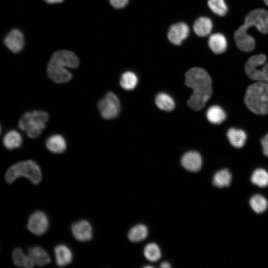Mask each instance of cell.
I'll return each mask as SVG.
<instances>
[{
    "instance_id": "obj_29",
    "label": "cell",
    "mask_w": 268,
    "mask_h": 268,
    "mask_svg": "<svg viewBox=\"0 0 268 268\" xmlns=\"http://www.w3.org/2000/svg\"><path fill=\"white\" fill-rule=\"evenodd\" d=\"M208 5L211 10L215 14L225 16L228 12V7L224 0H208Z\"/></svg>"
},
{
    "instance_id": "obj_1",
    "label": "cell",
    "mask_w": 268,
    "mask_h": 268,
    "mask_svg": "<svg viewBox=\"0 0 268 268\" xmlns=\"http://www.w3.org/2000/svg\"><path fill=\"white\" fill-rule=\"evenodd\" d=\"M185 84L193 90L187 105L194 110L202 109L212 93V80L203 69L194 67L185 74Z\"/></svg>"
},
{
    "instance_id": "obj_10",
    "label": "cell",
    "mask_w": 268,
    "mask_h": 268,
    "mask_svg": "<svg viewBox=\"0 0 268 268\" xmlns=\"http://www.w3.org/2000/svg\"><path fill=\"white\" fill-rule=\"evenodd\" d=\"M71 232L74 237L81 242L89 241L93 237L92 227L91 224L85 220H81L73 223L71 226Z\"/></svg>"
},
{
    "instance_id": "obj_5",
    "label": "cell",
    "mask_w": 268,
    "mask_h": 268,
    "mask_svg": "<svg viewBox=\"0 0 268 268\" xmlns=\"http://www.w3.org/2000/svg\"><path fill=\"white\" fill-rule=\"evenodd\" d=\"M25 177L33 184H38L42 179V172L39 166L31 160L19 161L12 165L7 170L5 179L11 184L20 177Z\"/></svg>"
},
{
    "instance_id": "obj_37",
    "label": "cell",
    "mask_w": 268,
    "mask_h": 268,
    "mask_svg": "<svg viewBox=\"0 0 268 268\" xmlns=\"http://www.w3.org/2000/svg\"><path fill=\"white\" fill-rule=\"evenodd\" d=\"M1 132V126L0 125V135Z\"/></svg>"
},
{
    "instance_id": "obj_25",
    "label": "cell",
    "mask_w": 268,
    "mask_h": 268,
    "mask_svg": "<svg viewBox=\"0 0 268 268\" xmlns=\"http://www.w3.org/2000/svg\"><path fill=\"white\" fill-rule=\"evenodd\" d=\"M156 106L161 110L165 111H171L175 107L173 99L165 93H160L155 98Z\"/></svg>"
},
{
    "instance_id": "obj_18",
    "label": "cell",
    "mask_w": 268,
    "mask_h": 268,
    "mask_svg": "<svg viewBox=\"0 0 268 268\" xmlns=\"http://www.w3.org/2000/svg\"><path fill=\"white\" fill-rule=\"evenodd\" d=\"M213 28L211 20L206 17L198 18L194 22L193 29L196 35L200 37H205L208 35Z\"/></svg>"
},
{
    "instance_id": "obj_34",
    "label": "cell",
    "mask_w": 268,
    "mask_h": 268,
    "mask_svg": "<svg viewBox=\"0 0 268 268\" xmlns=\"http://www.w3.org/2000/svg\"><path fill=\"white\" fill-rule=\"evenodd\" d=\"M45 2L49 4H55L62 2L64 0H43Z\"/></svg>"
},
{
    "instance_id": "obj_17",
    "label": "cell",
    "mask_w": 268,
    "mask_h": 268,
    "mask_svg": "<svg viewBox=\"0 0 268 268\" xmlns=\"http://www.w3.org/2000/svg\"><path fill=\"white\" fill-rule=\"evenodd\" d=\"M208 45L212 51L215 54H222L227 49V39L222 34L215 33L209 37Z\"/></svg>"
},
{
    "instance_id": "obj_2",
    "label": "cell",
    "mask_w": 268,
    "mask_h": 268,
    "mask_svg": "<svg viewBox=\"0 0 268 268\" xmlns=\"http://www.w3.org/2000/svg\"><path fill=\"white\" fill-rule=\"evenodd\" d=\"M252 26L263 34L268 33V11L260 8L251 11L246 16L244 23L235 31V41L241 51L250 52L255 48V40L247 33Z\"/></svg>"
},
{
    "instance_id": "obj_26",
    "label": "cell",
    "mask_w": 268,
    "mask_h": 268,
    "mask_svg": "<svg viewBox=\"0 0 268 268\" xmlns=\"http://www.w3.org/2000/svg\"><path fill=\"white\" fill-rule=\"evenodd\" d=\"M252 210L257 213H262L267 208L268 203L266 199L260 194L253 195L249 200Z\"/></svg>"
},
{
    "instance_id": "obj_36",
    "label": "cell",
    "mask_w": 268,
    "mask_h": 268,
    "mask_svg": "<svg viewBox=\"0 0 268 268\" xmlns=\"http://www.w3.org/2000/svg\"><path fill=\"white\" fill-rule=\"evenodd\" d=\"M265 4L268 7V0H263Z\"/></svg>"
},
{
    "instance_id": "obj_12",
    "label": "cell",
    "mask_w": 268,
    "mask_h": 268,
    "mask_svg": "<svg viewBox=\"0 0 268 268\" xmlns=\"http://www.w3.org/2000/svg\"><path fill=\"white\" fill-rule=\"evenodd\" d=\"M182 165L186 170L191 172L199 170L202 164L201 155L196 151H189L185 153L181 160Z\"/></svg>"
},
{
    "instance_id": "obj_33",
    "label": "cell",
    "mask_w": 268,
    "mask_h": 268,
    "mask_svg": "<svg viewBox=\"0 0 268 268\" xmlns=\"http://www.w3.org/2000/svg\"><path fill=\"white\" fill-rule=\"evenodd\" d=\"M261 70L263 76V82L268 84V62L264 64Z\"/></svg>"
},
{
    "instance_id": "obj_14",
    "label": "cell",
    "mask_w": 268,
    "mask_h": 268,
    "mask_svg": "<svg viewBox=\"0 0 268 268\" xmlns=\"http://www.w3.org/2000/svg\"><path fill=\"white\" fill-rule=\"evenodd\" d=\"M54 255L57 265L64 267L71 263L73 260L71 250L67 245L59 244L54 248Z\"/></svg>"
},
{
    "instance_id": "obj_15",
    "label": "cell",
    "mask_w": 268,
    "mask_h": 268,
    "mask_svg": "<svg viewBox=\"0 0 268 268\" xmlns=\"http://www.w3.org/2000/svg\"><path fill=\"white\" fill-rule=\"evenodd\" d=\"M46 146L47 149L52 153H62L67 148L66 141L62 135L55 134L47 139Z\"/></svg>"
},
{
    "instance_id": "obj_4",
    "label": "cell",
    "mask_w": 268,
    "mask_h": 268,
    "mask_svg": "<svg viewBox=\"0 0 268 268\" xmlns=\"http://www.w3.org/2000/svg\"><path fill=\"white\" fill-rule=\"evenodd\" d=\"M244 101L246 106L256 114H268V84L258 81L247 89Z\"/></svg>"
},
{
    "instance_id": "obj_22",
    "label": "cell",
    "mask_w": 268,
    "mask_h": 268,
    "mask_svg": "<svg viewBox=\"0 0 268 268\" xmlns=\"http://www.w3.org/2000/svg\"><path fill=\"white\" fill-rule=\"evenodd\" d=\"M208 120L214 124H219L223 122L226 118L224 110L218 105L210 107L206 112Z\"/></svg>"
},
{
    "instance_id": "obj_19",
    "label": "cell",
    "mask_w": 268,
    "mask_h": 268,
    "mask_svg": "<svg viewBox=\"0 0 268 268\" xmlns=\"http://www.w3.org/2000/svg\"><path fill=\"white\" fill-rule=\"evenodd\" d=\"M12 258L14 264L17 267L30 268L35 265L29 254H25L22 249L19 247L15 248L13 250Z\"/></svg>"
},
{
    "instance_id": "obj_21",
    "label": "cell",
    "mask_w": 268,
    "mask_h": 268,
    "mask_svg": "<svg viewBox=\"0 0 268 268\" xmlns=\"http://www.w3.org/2000/svg\"><path fill=\"white\" fill-rule=\"evenodd\" d=\"M23 141L20 134L15 130L8 131L4 136L3 143L6 148L13 150L21 146Z\"/></svg>"
},
{
    "instance_id": "obj_20",
    "label": "cell",
    "mask_w": 268,
    "mask_h": 268,
    "mask_svg": "<svg viewBox=\"0 0 268 268\" xmlns=\"http://www.w3.org/2000/svg\"><path fill=\"white\" fill-rule=\"evenodd\" d=\"M227 136L231 144L237 148L242 147L247 138L246 133L243 130L235 128L228 130Z\"/></svg>"
},
{
    "instance_id": "obj_27",
    "label": "cell",
    "mask_w": 268,
    "mask_h": 268,
    "mask_svg": "<svg viewBox=\"0 0 268 268\" xmlns=\"http://www.w3.org/2000/svg\"><path fill=\"white\" fill-rule=\"evenodd\" d=\"M148 230L143 224H138L132 227L129 231L128 237L133 242H138L144 240L147 236Z\"/></svg>"
},
{
    "instance_id": "obj_23",
    "label": "cell",
    "mask_w": 268,
    "mask_h": 268,
    "mask_svg": "<svg viewBox=\"0 0 268 268\" xmlns=\"http://www.w3.org/2000/svg\"><path fill=\"white\" fill-rule=\"evenodd\" d=\"M138 83V77L134 72L126 71L123 73L120 79V84L122 88L126 90L134 89Z\"/></svg>"
},
{
    "instance_id": "obj_24",
    "label": "cell",
    "mask_w": 268,
    "mask_h": 268,
    "mask_svg": "<svg viewBox=\"0 0 268 268\" xmlns=\"http://www.w3.org/2000/svg\"><path fill=\"white\" fill-rule=\"evenodd\" d=\"M232 179L231 172L227 169H223L217 172L214 175L213 183L219 188L228 187Z\"/></svg>"
},
{
    "instance_id": "obj_7",
    "label": "cell",
    "mask_w": 268,
    "mask_h": 268,
    "mask_svg": "<svg viewBox=\"0 0 268 268\" xmlns=\"http://www.w3.org/2000/svg\"><path fill=\"white\" fill-rule=\"evenodd\" d=\"M98 108L102 117L107 120L116 118L120 113V101L114 93L109 92L98 103Z\"/></svg>"
},
{
    "instance_id": "obj_28",
    "label": "cell",
    "mask_w": 268,
    "mask_h": 268,
    "mask_svg": "<svg viewBox=\"0 0 268 268\" xmlns=\"http://www.w3.org/2000/svg\"><path fill=\"white\" fill-rule=\"evenodd\" d=\"M251 182L261 188L268 186V172L264 169H255L251 176Z\"/></svg>"
},
{
    "instance_id": "obj_11",
    "label": "cell",
    "mask_w": 268,
    "mask_h": 268,
    "mask_svg": "<svg viewBox=\"0 0 268 268\" xmlns=\"http://www.w3.org/2000/svg\"><path fill=\"white\" fill-rule=\"evenodd\" d=\"M189 34V28L184 22H179L170 26L167 34L169 40L176 45H180Z\"/></svg>"
},
{
    "instance_id": "obj_9",
    "label": "cell",
    "mask_w": 268,
    "mask_h": 268,
    "mask_svg": "<svg viewBox=\"0 0 268 268\" xmlns=\"http://www.w3.org/2000/svg\"><path fill=\"white\" fill-rule=\"evenodd\" d=\"M49 222L47 215L43 211H36L29 217L27 222V228L36 235L45 233L49 228Z\"/></svg>"
},
{
    "instance_id": "obj_8",
    "label": "cell",
    "mask_w": 268,
    "mask_h": 268,
    "mask_svg": "<svg viewBox=\"0 0 268 268\" xmlns=\"http://www.w3.org/2000/svg\"><path fill=\"white\" fill-rule=\"evenodd\" d=\"M266 59L263 54L255 55L248 59L245 64V71L250 79L263 82L262 70L259 67L265 63Z\"/></svg>"
},
{
    "instance_id": "obj_31",
    "label": "cell",
    "mask_w": 268,
    "mask_h": 268,
    "mask_svg": "<svg viewBox=\"0 0 268 268\" xmlns=\"http://www.w3.org/2000/svg\"><path fill=\"white\" fill-rule=\"evenodd\" d=\"M129 0H109L111 5L116 9L125 7L128 3Z\"/></svg>"
},
{
    "instance_id": "obj_16",
    "label": "cell",
    "mask_w": 268,
    "mask_h": 268,
    "mask_svg": "<svg viewBox=\"0 0 268 268\" xmlns=\"http://www.w3.org/2000/svg\"><path fill=\"white\" fill-rule=\"evenodd\" d=\"M28 254L32 259L34 264L39 266H45L51 261L47 252L40 246L30 247L28 250Z\"/></svg>"
},
{
    "instance_id": "obj_35",
    "label": "cell",
    "mask_w": 268,
    "mask_h": 268,
    "mask_svg": "<svg viewBox=\"0 0 268 268\" xmlns=\"http://www.w3.org/2000/svg\"><path fill=\"white\" fill-rule=\"evenodd\" d=\"M170 267V264L167 262H163L160 265V267L162 268H169Z\"/></svg>"
},
{
    "instance_id": "obj_32",
    "label": "cell",
    "mask_w": 268,
    "mask_h": 268,
    "mask_svg": "<svg viewBox=\"0 0 268 268\" xmlns=\"http://www.w3.org/2000/svg\"><path fill=\"white\" fill-rule=\"evenodd\" d=\"M261 145L263 148V153L268 157V134H266L261 139Z\"/></svg>"
},
{
    "instance_id": "obj_30",
    "label": "cell",
    "mask_w": 268,
    "mask_h": 268,
    "mask_svg": "<svg viewBox=\"0 0 268 268\" xmlns=\"http://www.w3.org/2000/svg\"><path fill=\"white\" fill-rule=\"evenodd\" d=\"M144 254L146 258L152 262L158 261L161 257V252L159 247L153 243H149L145 246Z\"/></svg>"
},
{
    "instance_id": "obj_13",
    "label": "cell",
    "mask_w": 268,
    "mask_h": 268,
    "mask_svg": "<svg viewBox=\"0 0 268 268\" xmlns=\"http://www.w3.org/2000/svg\"><path fill=\"white\" fill-rule=\"evenodd\" d=\"M4 43L12 52L18 53L21 51L24 47V35L20 30L13 29L5 38Z\"/></svg>"
},
{
    "instance_id": "obj_6",
    "label": "cell",
    "mask_w": 268,
    "mask_h": 268,
    "mask_svg": "<svg viewBox=\"0 0 268 268\" xmlns=\"http://www.w3.org/2000/svg\"><path fill=\"white\" fill-rule=\"evenodd\" d=\"M49 119L48 114L44 111L34 110L25 113L18 122V126L31 138L39 136L45 129Z\"/></svg>"
},
{
    "instance_id": "obj_3",
    "label": "cell",
    "mask_w": 268,
    "mask_h": 268,
    "mask_svg": "<svg viewBox=\"0 0 268 268\" xmlns=\"http://www.w3.org/2000/svg\"><path fill=\"white\" fill-rule=\"evenodd\" d=\"M79 65V59L73 52L66 50L56 51L53 54L47 65L48 76L57 83L68 82L72 78V74L68 68H76Z\"/></svg>"
}]
</instances>
